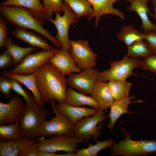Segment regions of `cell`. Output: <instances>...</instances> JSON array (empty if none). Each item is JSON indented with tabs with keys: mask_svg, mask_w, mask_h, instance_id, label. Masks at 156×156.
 <instances>
[{
	"mask_svg": "<svg viewBox=\"0 0 156 156\" xmlns=\"http://www.w3.org/2000/svg\"><path fill=\"white\" fill-rule=\"evenodd\" d=\"M35 78L45 102L53 99L59 103L64 102L68 88L66 78L48 61L36 72Z\"/></svg>",
	"mask_w": 156,
	"mask_h": 156,
	"instance_id": "1",
	"label": "cell"
},
{
	"mask_svg": "<svg viewBox=\"0 0 156 156\" xmlns=\"http://www.w3.org/2000/svg\"><path fill=\"white\" fill-rule=\"evenodd\" d=\"M1 16L12 23L16 28L33 30L50 41L56 47L62 46L55 37L52 36L44 25L29 9L16 6L0 5Z\"/></svg>",
	"mask_w": 156,
	"mask_h": 156,
	"instance_id": "2",
	"label": "cell"
},
{
	"mask_svg": "<svg viewBox=\"0 0 156 156\" xmlns=\"http://www.w3.org/2000/svg\"><path fill=\"white\" fill-rule=\"evenodd\" d=\"M125 139L115 143L110 149L112 156H146L156 153V139L133 140L131 134L127 132L122 125L121 129Z\"/></svg>",
	"mask_w": 156,
	"mask_h": 156,
	"instance_id": "3",
	"label": "cell"
},
{
	"mask_svg": "<svg viewBox=\"0 0 156 156\" xmlns=\"http://www.w3.org/2000/svg\"><path fill=\"white\" fill-rule=\"evenodd\" d=\"M48 116L47 110L36 104L26 107L18 118L20 129L24 138L36 141L40 129Z\"/></svg>",
	"mask_w": 156,
	"mask_h": 156,
	"instance_id": "4",
	"label": "cell"
},
{
	"mask_svg": "<svg viewBox=\"0 0 156 156\" xmlns=\"http://www.w3.org/2000/svg\"><path fill=\"white\" fill-rule=\"evenodd\" d=\"M55 100L53 99L49 102L55 116L51 120H46L43 123L39 131V138L60 135L74 137L75 124L66 116L58 112Z\"/></svg>",
	"mask_w": 156,
	"mask_h": 156,
	"instance_id": "5",
	"label": "cell"
},
{
	"mask_svg": "<svg viewBox=\"0 0 156 156\" xmlns=\"http://www.w3.org/2000/svg\"><path fill=\"white\" fill-rule=\"evenodd\" d=\"M142 61L138 57L125 55L120 60L110 62V68L100 72L97 81L105 82L112 80H126L131 76H137L133 70L141 66Z\"/></svg>",
	"mask_w": 156,
	"mask_h": 156,
	"instance_id": "6",
	"label": "cell"
},
{
	"mask_svg": "<svg viewBox=\"0 0 156 156\" xmlns=\"http://www.w3.org/2000/svg\"><path fill=\"white\" fill-rule=\"evenodd\" d=\"M35 143L40 151L50 153L64 151L73 153L77 150L78 144L86 142L75 137L60 135L53 136L49 138L39 137Z\"/></svg>",
	"mask_w": 156,
	"mask_h": 156,
	"instance_id": "7",
	"label": "cell"
},
{
	"mask_svg": "<svg viewBox=\"0 0 156 156\" xmlns=\"http://www.w3.org/2000/svg\"><path fill=\"white\" fill-rule=\"evenodd\" d=\"M107 112L100 109L94 115L85 118L75 124L74 136L86 143L91 139L97 140L100 135L99 130L101 127L97 125L105 120L107 116L105 114Z\"/></svg>",
	"mask_w": 156,
	"mask_h": 156,
	"instance_id": "8",
	"label": "cell"
},
{
	"mask_svg": "<svg viewBox=\"0 0 156 156\" xmlns=\"http://www.w3.org/2000/svg\"><path fill=\"white\" fill-rule=\"evenodd\" d=\"M64 14L61 16L60 12L55 13L54 19L50 18L49 21L54 25L57 32L55 38L62 46V49L69 51L70 40L68 37V32L70 25L77 22L78 19L70 7L63 1Z\"/></svg>",
	"mask_w": 156,
	"mask_h": 156,
	"instance_id": "9",
	"label": "cell"
},
{
	"mask_svg": "<svg viewBox=\"0 0 156 156\" xmlns=\"http://www.w3.org/2000/svg\"><path fill=\"white\" fill-rule=\"evenodd\" d=\"M70 52L77 66L81 70L93 68L96 64L97 55L85 39L70 40Z\"/></svg>",
	"mask_w": 156,
	"mask_h": 156,
	"instance_id": "10",
	"label": "cell"
},
{
	"mask_svg": "<svg viewBox=\"0 0 156 156\" xmlns=\"http://www.w3.org/2000/svg\"><path fill=\"white\" fill-rule=\"evenodd\" d=\"M99 73L97 69L90 68L71 74L66 78L67 84L79 92L90 95Z\"/></svg>",
	"mask_w": 156,
	"mask_h": 156,
	"instance_id": "11",
	"label": "cell"
},
{
	"mask_svg": "<svg viewBox=\"0 0 156 156\" xmlns=\"http://www.w3.org/2000/svg\"><path fill=\"white\" fill-rule=\"evenodd\" d=\"M58 49L54 48L48 50H42L34 54H29L22 62L10 72L23 75L29 74L36 72L43 64L56 52Z\"/></svg>",
	"mask_w": 156,
	"mask_h": 156,
	"instance_id": "12",
	"label": "cell"
},
{
	"mask_svg": "<svg viewBox=\"0 0 156 156\" xmlns=\"http://www.w3.org/2000/svg\"><path fill=\"white\" fill-rule=\"evenodd\" d=\"M26 107L17 96L10 98L8 103L0 102V125L14 123L20 117Z\"/></svg>",
	"mask_w": 156,
	"mask_h": 156,
	"instance_id": "13",
	"label": "cell"
},
{
	"mask_svg": "<svg viewBox=\"0 0 156 156\" xmlns=\"http://www.w3.org/2000/svg\"><path fill=\"white\" fill-rule=\"evenodd\" d=\"M91 4L93 10L92 14L88 17V20L90 21L95 18V27L96 28L100 19L103 16L111 14L116 16L122 20L125 16L123 13L118 9L114 6L116 2L122 0H87Z\"/></svg>",
	"mask_w": 156,
	"mask_h": 156,
	"instance_id": "14",
	"label": "cell"
},
{
	"mask_svg": "<svg viewBox=\"0 0 156 156\" xmlns=\"http://www.w3.org/2000/svg\"><path fill=\"white\" fill-rule=\"evenodd\" d=\"M48 62L65 76L81 71L76 65L69 51L62 49H58L55 54L49 59Z\"/></svg>",
	"mask_w": 156,
	"mask_h": 156,
	"instance_id": "15",
	"label": "cell"
},
{
	"mask_svg": "<svg viewBox=\"0 0 156 156\" xmlns=\"http://www.w3.org/2000/svg\"><path fill=\"white\" fill-rule=\"evenodd\" d=\"M135 98V96L133 95L114 100L109 107L110 111L107 116L110 120L107 127L110 131H113L116 122L121 116L124 114H131L134 113L128 110V107L129 104L142 103L143 100L141 99L131 101Z\"/></svg>",
	"mask_w": 156,
	"mask_h": 156,
	"instance_id": "16",
	"label": "cell"
},
{
	"mask_svg": "<svg viewBox=\"0 0 156 156\" xmlns=\"http://www.w3.org/2000/svg\"><path fill=\"white\" fill-rule=\"evenodd\" d=\"M56 107L59 114L66 116L74 124L85 118L94 115L98 110L94 108L72 106L64 102L58 103Z\"/></svg>",
	"mask_w": 156,
	"mask_h": 156,
	"instance_id": "17",
	"label": "cell"
},
{
	"mask_svg": "<svg viewBox=\"0 0 156 156\" xmlns=\"http://www.w3.org/2000/svg\"><path fill=\"white\" fill-rule=\"evenodd\" d=\"M149 0H131L130 5L128 7L129 11L136 13L139 16L142 22L141 27L143 29L144 33L148 31H156V25L150 20L148 14L155 19L154 14L150 12L148 6Z\"/></svg>",
	"mask_w": 156,
	"mask_h": 156,
	"instance_id": "18",
	"label": "cell"
},
{
	"mask_svg": "<svg viewBox=\"0 0 156 156\" xmlns=\"http://www.w3.org/2000/svg\"><path fill=\"white\" fill-rule=\"evenodd\" d=\"M36 72L31 74L23 75L5 70L3 75L8 78L14 79L24 85L32 93L37 104L43 107L45 102L38 89L35 78Z\"/></svg>",
	"mask_w": 156,
	"mask_h": 156,
	"instance_id": "19",
	"label": "cell"
},
{
	"mask_svg": "<svg viewBox=\"0 0 156 156\" xmlns=\"http://www.w3.org/2000/svg\"><path fill=\"white\" fill-rule=\"evenodd\" d=\"M100 109L107 111L114 100L105 82L97 81L90 94Z\"/></svg>",
	"mask_w": 156,
	"mask_h": 156,
	"instance_id": "20",
	"label": "cell"
},
{
	"mask_svg": "<svg viewBox=\"0 0 156 156\" xmlns=\"http://www.w3.org/2000/svg\"><path fill=\"white\" fill-rule=\"evenodd\" d=\"M12 34L17 39L31 46L39 47L42 50H48L54 48L42 37L27 30L16 27Z\"/></svg>",
	"mask_w": 156,
	"mask_h": 156,
	"instance_id": "21",
	"label": "cell"
},
{
	"mask_svg": "<svg viewBox=\"0 0 156 156\" xmlns=\"http://www.w3.org/2000/svg\"><path fill=\"white\" fill-rule=\"evenodd\" d=\"M64 103L73 106H88L98 110L100 109L96 101L91 96L77 91L70 87L67 88Z\"/></svg>",
	"mask_w": 156,
	"mask_h": 156,
	"instance_id": "22",
	"label": "cell"
},
{
	"mask_svg": "<svg viewBox=\"0 0 156 156\" xmlns=\"http://www.w3.org/2000/svg\"><path fill=\"white\" fill-rule=\"evenodd\" d=\"M1 5L28 8L44 25L45 24L44 8L40 0H7L1 3Z\"/></svg>",
	"mask_w": 156,
	"mask_h": 156,
	"instance_id": "23",
	"label": "cell"
},
{
	"mask_svg": "<svg viewBox=\"0 0 156 156\" xmlns=\"http://www.w3.org/2000/svg\"><path fill=\"white\" fill-rule=\"evenodd\" d=\"M32 140L24 138L20 140L0 141V156H19L26 145Z\"/></svg>",
	"mask_w": 156,
	"mask_h": 156,
	"instance_id": "24",
	"label": "cell"
},
{
	"mask_svg": "<svg viewBox=\"0 0 156 156\" xmlns=\"http://www.w3.org/2000/svg\"><path fill=\"white\" fill-rule=\"evenodd\" d=\"M5 48L13 58L12 65L14 67L18 65L26 56L30 54L31 52L38 49L37 48L18 46L14 44L12 39L8 37L5 40Z\"/></svg>",
	"mask_w": 156,
	"mask_h": 156,
	"instance_id": "25",
	"label": "cell"
},
{
	"mask_svg": "<svg viewBox=\"0 0 156 156\" xmlns=\"http://www.w3.org/2000/svg\"><path fill=\"white\" fill-rule=\"evenodd\" d=\"M144 33L141 32L131 25L122 26L120 31L116 34L117 39L127 47L137 40H144Z\"/></svg>",
	"mask_w": 156,
	"mask_h": 156,
	"instance_id": "26",
	"label": "cell"
},
{
	"mask_svg": "<svg viewBox=\"0 0 156 156\" xmlns=\"http://www.w3.org/2000/svg\"><path fill=\"white\" fill-rule=\"evenodd\" d=\"M115 143L112 139L103 141L96 140L94 144L90 143L87 148L77 150L76 156H97L101 151L109 147H111Z\"/></svg>",
	"mask_w": 156,
	"mask_h": 156,
	"instance_id": "27",
	"label": "cell"
},
{
	"mask_svg": "<svg viewBox=\"0 0 156 156\" xmlns=\"http://www.w3.org/2000/svg\"><path fill=\"white\" fill-rule=\"evenodd\" d=\"M107 83L114 100L129 96L131 83L126 80H112L108 81Z\"/></svg>",
	"mask_w": 156,
	"mask_h": 156,
	"instance_id": "28",
	"label": "cell"
},
{
	"mask_svg": "<svg viewBox=\"0 0 156 156\" xmlns=\"http://www.w3.org/2000/svg\"><path fill=\"white\" fill-rule=\"evenodd\" d=\"M70 8L78 19L84 17H88L93 10L87 0H62Z\"/></svg>",
	"mask_w": 156,
	"mask_h": 156,
	"instance_id": "29",
	"label": "cell"
},
{
	"mask_svg": "<svg viewBox=\"0 0 156 156\" xmlns=\"http://www.w3.org/2000/svg\"><path fill=\"white\" fill-rule=\"evenodd\" d=\"M23 139L19 126L18 119L12 124L0 125V141L20 140Z\"/></svg>",
	"mask_w": 156,
	"mask_h": 156,
	"instance_id": "30",
	"label": "cell"
},
{
	"mask_svg": "<svg viewBox=\"0 0 156 156\" xmlns=\"http://www.w3.org/2000/svg\"><path fill=\"white\" fill-rule=\"evenodd\" d=\"M127 57L143 58L152 54L147 43L144 40H137L127 47Z\"/></svg>",
	"mask_w": 156,
	"mask_h": 156,
	"instance_id": "31",
	"label": "cell"
},
{
	"mask_svg": "<svg viewBox=\"0 0 156 156\" xmlns=\"http://www.w3.org/2000/svg\"><path fill=\"white\" fill-rule=\"evenodd\" d=\"M44 9V17L46 20L52 18L53 13L64 12L63 1L62 0H42Z\"/></svg>",
	"mask_w": 156,
	"mask_h": 156,
	"instance_id": "32",
	"label": "cell"
},
{
	"mask_svg": "<svg viewBox=\"0 0 156 156\" xmlns=\"http://www.w3.org/2000/svg\"><path fill=\"white\" fill-rule=\"evenodd\" d=\"M11 90L23 97L27 106L31 107L37 104L33 95H31L26 92L18 82L11 79Z\"/></svg>",
	"mask_w": 156,
	"mask_h": 156,
	"instance_id": "33",
	"label": "cell"
},
{
	"mask_svg": "<svg viewBox=\"0 0 156 156\" xmlns=\"http://www.w3.org/2000/svg\"><path fill=\"white\" fill-rule=\"evenodd\" d=\"M140 67L144 70L151 72L156 75V55L151 54L143 58Z\"/></svg>",
	"mask_w": 156,
	"mask_h": 156,
	"instance_id": "34",
	"label": "cell"
},
{
	"mask_svg": "<svg viewBox=\"0 0 156 156\" xmlns=\"http://www.w3.org/2000/svg\"><path fill=\"white\" fill-rule=\"evenodd\" d=\"M12 88L11 79L0 74V91L1 93L8 99L11 98Z\"/></svg>",
	"mask_w": 156,
	"mask_h": 156,
	"instance_id": "35",
	"label": "cell"
},
{
	"mask_svg": "<svg viewBox=\"0 0 156 156\" xmlns=\"http://www.w3.org/2000/svg\"><path fill=\"white\" fill-rule=\"evenodd\" d=\"M144 40L152 54L156 55V31H150L144 33Z\"/></svg>",
	"mask_w": 156,
	"mask_h": 156,
	"instance_id": "36",
	"label": "cell"
},
{
	"mask_svg": "<svg viewBox=\"0 0 156 156\" xmlns=\"http://www.w3.org/2000/svg\"><path fill=\"white\" fill-rule=\"evenodd\" d=\"M36 141L33 140L27 144L20 153L19 156H38L39 150L36 144Z\"/></svg>",
	"mask_w": 156,
	"mask_h": 156,
	"instance_id": "37",
	"label": "cell"
},
{
	"mask_svg": "<svg viewBox=\"0 0 156 156\" xmlns=\"http://www.w3.org/2000/svg\"><path fill=\"white\" fill-rule=\"evenodd\" d=\"M8 21L1 16L0 18V48H5L7 35V23Z\"/></svg>",
	"mask_w": 156,
	"mask_h": 156,
	"instance_id": "38",
	"label": "cell"
},
{
	"mask_svg": "<svg viewBox=\"0 0 156 156\" xmlns=\"http://www.w3.org/2000/svg\"><path fill=\"white\" fill-rule=\"evenodd\" d=\"M13 60L11 54L6 50L0 56V69H4L13 64Z\"/></svg>",
	"mask_w": 156,
	"mask_h": 156,
	"instance_id": "39",
	"label": "cell"
},
{
	"mask_svg": "<svg viewBox=\"0 0 156 156\" xmlns=\"http://www.w3.org/2000/svg\"><path fill=\"white\" fill-rule=\"evenodd\" d=\"M68 153L64 154H57L56 153H50L39 150L38 156H69Z\"/></svg>",
	"mask_w": 156,
	"mask_h": 156,
	"instance_id": "40",
	"label": "cell"
},
{
	"mask_svg": "<svg viewBox=\"0 0 156 156\" xmlns=\"http://www.w3.org/2000/svg\"><path fill=\"white\" fill-rule=\"evenodd\" d=\"M154 8H156V0H151Z\"/></svg>",
	"mask_w": 156,
	"mask_h": 156,
	"instance_id": "41",
	"label": "cell"
},
{
	"mask_svg": "<svg viewBox=\"0 0 156 156\" xmlns=\"http://www.w3.org/2000/svg\"><path fill=\"white\" fill-rule=\"evenodd\" d=\"M154 14L155 16V19H156V8H154Z\"/></svg>",
	"mask_w": 156,
	"mask_h": 156,
	"instance_id": "42",
	"label": "cell"
},
{
	"mask_svg": "<svg viewBox=\"0 0 156 156\" xmlns=\"http://www.w3.org/2000/svg\"><path fill=\"white\" fill-rule=\"evenodd\" d=\"M126 0L127 1H131V0Z\"/></svg>",
	"mask_w": 156,
	"mask_h": 156,
	"instance_id": "43",
	"label": "cell"
}]
</instances>
